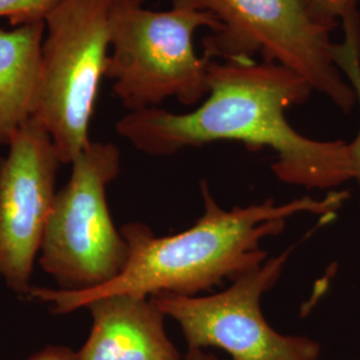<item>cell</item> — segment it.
<instances>
[{"label": "cell", "instance_id": "obj_1", "mask_svg": "<svg viewBox=\"0 0 360 360\" xmlns=\"http://www.w3.org/2000/svg\"><path fill=\"white\" fill-rule=\"evenodd\" d=\"M208 86L206 99L193 111H131L116 123V132L151 156L217 142L270 148L276 155L274 174L307 190L333 188L354 178L348 143L309 139L288 123L285 111L314 92L295 71L266 62L211 60Z\"/></svg>", "mask_w": 360, "mask_h": 360}, {"label": "cell", "instance_id": "obj_2", "mask_svg": "<svg viewBox=\"0 0 360 360\" xmlns=\"http://www.w3.org/2000/svg\"><path fill=\"white\" fill-rule=\"evenodd\" d=\"M203 214L187 230L158 236L143 223L124 224L120 232L129 245L124 270L110 283L84 291L32 287L28 297L65 315L87 307L102 296L158 294L198 296L226 281H235L269 259L263 240L282 233L287 220L302 212L328 215L342 205L343 195L324 199L303 196L278 205L275 199L250 206H219L206 180L200 183Z\"/></svg>", "mask_w": 360, "mask_h": 360}, {"label": "cell", "instance_id": "obj_3", "mask_svg": "<svg viewBox=\"0 0 360 360\" xmlns=\"http://www.w3.org/2000/svg\"><path fill=\"white\" fill-rule=\"evenodd\" d=\"M146 0H114L110 11V55L104 77L131 111L155 108L167 99L193 107L210 91L211 59L199 56L193 37L200 28L215 32L218 19L193 3L174 1L154 11Z\"/></svg>", "mask_w": 360, "mask_h": 360}, {"label": "cell", "instance_id": "obj_4", "mask_svg": "<svg viewBox=\"0 0 360 360\" xmlns=\"http://www.w3.org/2000/svg\"><path fill=\"white\" fill-rule=\"evenodd\" d=\"M186 1L218 19L220 28L203 40L208 59L251 62L259 55L262 62L302 75L343 112L356 104L355 92L335 63L333 30L318 19L311 0Z\"/></svg>", "mask_w": 360, "mask_h": 360}, {"label": "cell", "instance_id": "obj_5", "mask_svg": "<svg viewBox=\"0 0 360 360\" xmlns=\"http://www.w3.org/2000/svg\"><path fill=\"white\" fill-rule=\"evenodd\" d=\"M114 0H60L46 18L32 119L49 132L62 165L90 144V123L110 55Z\"/></svg>", "mask_w": 360, "mask_h": 360}, {"label": "cell", "instance_id": "obj_6", "mask_svg": "<svg viewBox=\"0 0 360 360\" xmlns=\"http://www.w3.org/2000/svg\"><path fill=\"white\" fill-rule=\"evenodd\" d=\"M71 166L70 179L55 196L38 263L58 288L84 291L110 283L127 264L129 245L107 203L122 154L112 143L91 142Z\"/></svg>", "mask_w": 360, "mask_h": 360}, {"label": "cell", "instance_id": "obj_7", "mask_svg": "<svg viewBox=\"0 0 360 360\" xmlns=\"http://www.w3.org/2000/svg\"><path fill=\"white\" fill-rule=\"evenodd\" d=\"M290 252L269 257L215 294L153 297L165 315L178 323L187 349L219 348L231 360H318L316 340L278 333L262 311V297L279 282Z\"/></svg>", "mask_w": 360, "mask_h": 360}, {"label": "cell", "instance_id": "obj_8", "mask_svg": "<svg viewBox=\"0 0 360 360\" xmlns=\"http://www.w3.org/2000/svg\"><path fill=\"white\" fill-rule=\"evenodd\" d=\"M7 148L0 158V278L13 292L28 297L62 162L51 136L34 119L18 129Z\"/></svg>", "mask_w": 360, "mask_h": 360}, {"label": "cell", "instance_id": "obj_9", "mask_svg": "<svg viewBox=\"0 0 360 360\" xmlns=\"http://www.w3.org/2000/svg\"><path fill=\"white\" fill-rule=\"evenodd\" d=\"M92 327L77 360H181L153 296L116 294L87 304Z\"/></svg>", "mask_w": 360, "mask_h": 360}, {"label": "cell", "instance_id": "obj_10", "mask_svg": "<svg viewBox=\"0 0 360 360\" xmlns=\"http://www.w3.org/2000/svg\"><path fill=\"white\" fill-rule=\"evenodd\" d=\"M44 35L46 22L0 28V146L34 116Z\"/></svg>", "mask_w": 360, "mask_h": 360}, {"label": "cell", "instance_id": "obj_11", "mask_svg": "<svg viewBox=\"0 0 360 360\" xmlns=\"http://www.w3.org/2000/svg\"><path fill=\"white\" fill-rule=\"evenodd\" d=\"M345 35L342 41L334 43V60L343 77L355 92L360 108V19L342 25ZM354 178L360 187V129L356 138L348 143Z\"/></svg>", "mask_w": 360, "mask_h": 360}, {"label": "cell", "instance_id": "obj_12", "mask_svg": "<svg viewBox=\"0 0 360 360\" xmlns=\"http://www.w3.org/2000/svg\"><path fill=\"white\" fill-rule=\"evenodd\" d=\"M60 0H0V18H7L13 26L44 22Z\"/></svg>", "mask_w": 360, "mask_h": 360}, {"label": "cell", "instance_id": "obj_13", "mask_svg": "<svg viewBox=\"0 0 360 360\" xmlns=\"http://www.w3.org/2000/svg\"><path fill=\"white\" fill-rule=\"evenodd\" d=\"M314 13L323 25L334 31L339 25L359 19L358 0H311Z\"/></svg>", "mask_w": 360, "mask_h": 360}, {"label": "cell", "instance_id": "obj_14", "mask_svg": "<svg viewBox=\"0 0 360 360\" xmlns=\"http://www.w3.org/2000/svg\"><path fill=\"white\" fill-rule=\"evenodd\" d=\"M27 360H77V351L65 346L51 345L35 352Z\"/></svg>", "mask_w": 360, "mask_h": 360}, {"label": "cell", "instance_id": "obj_15", "mask_svg": "<svg viewBox=\"0 0 360 360\" xmlns=\"http://www.w3.org/2000/svg\"><path fill=\"white\" fill-rule=\"evenodd\" d=\"M181 360H219L214 354L208 352L207 349H187V352L183 355Z\"/></svg>", "mask_w": 360, "mask_h": 360}]
</instances>
